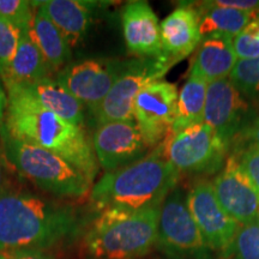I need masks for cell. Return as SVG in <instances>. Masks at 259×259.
I'll return each instance as SVG.
<instances>
[{
  "label": "cell",
  "instance_id": "1",
  "mask_svg": "<svg viewBox=\"0 0 259 259\" xmlns=\"http://www.w3.org/2000/svg\"><path fill=\"white\" fill-rule=\"evenodd\" d=\"M6 94L8 108L3 127L12 137L57 154L95 184L100 166L87 130L48 111L19 87L6 89Z\"/></svg>",
  "mask_w": 259,
  "mask_h": 259
},
{
  "label": "cell",
  "instance_id": "2",
  "mask_svg": "<svg viewBox=\"0 0 259 259\" xmlns=\"http://www.w3.org/2000/svg\"><path fill=\"white\" fill-rule=\"evenodd\" d=\"M79 229L72 204L14 189L0 196V252L50 250Z\"/></svg>",
  "mask_w": 259,
  "mask_h": 259
},
{
  "label": "cell",
  "instance_id": "3",
  "mask_svg": "<svg viewBox=\"0 0 259 259\" xmlns=\"http://www.w3.org/2000/svg\"><path fill=\"white\" fill-rule=\"evenodd\" d=\"M179 179V171L155 148L142 160L103 174L94 184L89 199L96 212L107 208L128 211L158 209Z\"/></svg>",
  "mask_w": 259,
  "mask_h": 259
},
{
  "label": "cell",
  "instance_id": "4",
  "mask_svg": "<svg viewBox=\"0 0 259 259\" xmlns=\"http://www.w3.org/2000/svg\"><path fill=\"white\" fill-rule=\"evenodd\" d=\"M160 209L107 208L99 211L80 240L83 259L143 258L156 245Z\"/></svg>",
  "mask_w": 259,
  "mask_h": 259
},
{
  "label": "cell",
  "instance_id": "5",
  "mask_svg": "<svg viewBox=\"0 0 259 259\" xmlns=\"http://www.w3.org/2000/svg\"><path fill=\"white\" fill-rule=\"evenodd\" d=\"M0 142L6 162L44 192L60 199L84 198L92 192V181L57 154L12 137L4 127Z\"/></svg>",
  "mask_w": 259,
  "mask_h": 259
},
{
  "label": "cell",
  "instance_id": "6",
  "mask_svg": "<svg viewBox=\"0 0 259 259\" xmlns=\"http://www.w3.org/2000/svg\"><path fill=\"white\" fill-rule=\"evenodd\" d=\"M179 173L218 174L231 154V145L204 122L170 135L156 147Z\"/></svg>",
  "mask_w": 259,
  "mask_h": 259
},
{
  "label": "cell",
  "instance_id": "7",
  "mask_svg": "<svg viewBox=\"0 0 259 259\" xmlns=\"http://www.w3.org/2000/svg\"><path fill=\"white\" fill-rule=\"evenodd\" d=\"M173 65V61L164 54L124 60L121 73L112 89L90 112L95 128L107 122L134 121V107L138 94L150 84L162 80Z\"/></svg>",
  "mask_w": 259,
  "mask_h": 259
},
{
  "label": "cell",
  "instance_id": "8",
  "mask_svg": "<svg viewBox=\"0 0 259 259\" xmlns=\"http://www.w3.org/2000/svg\"><path fill=\"white\" fill-rule=\"evenodd\" d=\"M158 248L174 259H210L209 250L186 204V193L177 186L161 205Z\"/></svg>",
  "mask_w": 259,
  "mask_h": 259
},
{
  "label": "cell",
  "instance_id": "9",
  "mask_svg": "<svg viewBox=\"0 0 259 259\" xmlns=\"http://www.w3.org/2000/svg\"><path fill=\"white\" fill-rule=\"evenodd\" d=\"M186 204L204 241L211 252L229 259L240 225L220 205L211 181L196 180L186 192Z\"/></svg>",
  "mask_w": 259,
  "mask_h": 259
},
{
  "label": "cell",
  "instance_id": "10",
  "mask_svg": "<svg viewBox=\"0 0 259 259\" xmlns=\"http://www.w3.org/2000/svg\"><path fill=\"white\" fill-rule=\"evenodd\" d=\"M124 60L87 59L67 64L58 71L56 82L93 112L121 73Z\"/></svg>",
  "mask_w": 259,
  "mask_h": 259
},
{
  "label": "cell",
  "instance_id": "11",
  "mask_svg": "<svg viewBox=\"0 0 259 259\" xmlns=\"http://www.w3.org/2000/svg\"><path fill=\"white\" fill-rule=\"evenodd\" d=\"M176 84L158 80L138 94L134 114L142 137L149 149H155L170 135L177 116Z\"/></svg>",
  "mask_w": 259,
  "mask_h": 259
},
{
  "label": "cell",
  "instance_id": "12",
  "mask_svg": "<svg viewBox=\"0 0 259 259\" xmlns=\"http://www.w3.org/2000/svg\"><path fill=\"white\" fill-rule=\"evenodd\" d=\"M254 113L251 102L242 96L229 77L208 84L203 122L215 130L229 145Z\"/></svg>",
  "mask_w": 259,
  "mask_h": 259
},
{
  "label": "cell",
  "instance_id": "13",
  "mask_svg": "<svg viewBox=\"0 0 259 259\" xmlns=\"http://www.w3.org/2000/svg\"><path fill=\"white\" fill-rule=\"evenodd\" d=\"M92 139L99 166L106 173L127 167L149 154V147L135 120L97 126Z\"/></svg>",
  "mask_w": 259,
  "mask_h": 259
},
{
  "label": "cell",
  "instance_id": "14",
  "mask_svg": "<svg viewBox=\"0 0 259 259\" xmlns=\"http://www.w3.org/2000/svg\"><path fill=\"white\" fill-rule=\"evenodd\" d=\"M211 184L220 205L229 218L240 226L257 221L259 194L235 155L229 154Z\"/></svg>",
  "mask_w": 259,
  "mask_h": 259
},
{
  "label": "cell",
  "instance_id": "15",
  "mask_svg": "<svg viewBox=\"0 0 259 259\" xmlns=\"http://www.w3.org/2000/svg\"><path fill=\"white\" fill-rule=\"evenodd\" d=\"M122 32L128 53L135 58L162 56L160 22L148 2L135 0L121 14Z\"/></svg>",
  "mask_w": 259,
  "mask_h": 259
},
{
  "label": "cell",
  "instance_id": "16",
  "mask_svg": "<svg viewBox=\"0 0 259 259\" xmlns=\"http://www.w3.org/2000/svg\"><path fill=\"white\" fill-rule=\"evenodd\" d=\"M162 53L174 64L185 59L202 41L199 16L194 6L180 5L160 23Z\"/></svg>",
  "mask_w": 259,
  "mask_h": 259
},
{
  "label": "cell",
  "instance_id": "17",
  "mask_svg": "<svg viewBox=\"0 0 259 259\" xmlns=\"http://www.w3.org/2000/svg\"><path fill=\"white\" fill-rule=\"evenodd\" d=\"M59 29L71 47L78 45L85 37L93 19V9L96 3L83 0H48L31 2Z\"/></svg>",
  "mask_w": 259,
  "mask_h": 259
},
{
  "label": "cell",
  "instance_id": "18",
  "mask_svg": "<svg viewBox=\"0 0 259 259\" xmlns=\"http://www.w3.org/2000/svg\"><path fill=\"white\" fill-rule=\"evenodd\" d=\"M238 60L233 38L205 37L197 47L190 72L202 77L209 84L231 76Z\"/></svg>",
  "mask_w": 259,
  "mask_h": 259
},
{
  "label": "cell",
  "instance_id": "19",
  "mask_svg": "<svg viewBox=\"0 0 259 259\" xmlns=\"http://www.w3.org/2000/svg\"><path fill=\"white\" fill-rule=\"evenodd\" d=\"M51 72L50 65L28 32L22 34L14 59L0 77L6 90L47 78Z\"/></svg>",
  "mask_w": 259,
  "mask_h": 259
},
{
  "label": "cell",
  "instance_id": "20",
  "mask_svg": "<svg viewBox=\"0 0 259 259\" xmlns=\"http://www.w3.org/2000/svg\"><path fill=\"white\" fill-rule=\"evenodd\" d=\"M19 88L24 89L41 106L63 118L64 120L85 128L84 106L51 77L27 85H21Z\"/></svg>",
  "mask_w": 259,
  "mask_h": 259
},
{
  "label": "cell",
  "instance_id": "21",
  "mask_svg": "<svg viewBox=\"0 0 259 259\" xmlns=\"http://www.w3.org/2000/svg\"><path fill=\"white\" fill-rule=\"evenodd\" d=\"M193 5L199 16L200 37L223 36L234 40L244 28L251 22L255 15L253 12L240 11V10L222 8L213 5L211 2L198 3Z\"/></svg>",
  "mask_w": 259,
  "mask_h": 259
},
{
  "label": "cell",
  "instance_id": "22",
  "mask_svg": "<svg viewBox=\"0 0 259 259\" xmlns=\"http://www.w3.org/2000/svg\"><path fill=\"white\" fill-rule=\"evenodd\" d=\"M29 35L44 54L52 72L60 71L71 59V46L41 9L35 8Z\"/></svg>",
  "mask_w": 259,
  "mask_h": 259
},
{
  "label": "cell",
  "instance_id": "23",
  "mask_svg": "<svg viewBox=\"0 0 259 259\" xmlns=\"http://www.w3.org/2000/svg\"><path fill=\"white\" fill-rule=\"evenodd\" d=\"M208 82L196 73L190 72L189 78L178 95L177 116L171 132L180 131L204 121Z\"/></svg>",
  "mask_w": 259,
  "mask_h": 259
},
{
  "label": "cell",
  "instance_id": "24",
  "mask_svg": "<svg viewBox=\"0 0 259 259\" xmlns=\"http://www.w3.org/2000/svg\"><path fill=\"white\" fill-rule=\"evenodd\" d=\"M229 78L248 101H257L259 100V57L238 60Z\"/></svg>",
  "mask_w": 259,
  "mask_h": 259
},
{
  "label": "cell",
  "instance_id": "25",
  "mask_svg": "<svg viewBox=\"0 0 259 259\" xmlns=\"http://www.w3.org/2000/svg\"><path fill=\"white\" fill-rule=\"evenodd\" d=\"M35 8L27 0H0V18L28 34Z\"/></svg>",
  "mask_w": 259,
  "mask_h": 259
},
{
  "label": "cell",
  "instance_id": "26",
  "mask_svg": "<svg viewBox=\"0 0 259 259\" xmlns=\"http://www.w3.org/2000/svg\"><path fill=\"white\" fill-rule=\"evenodd\" d=\"M229 259H259V226L257 221L240 226Z\"/></svg>",
  "mask_w": 259,
  "mask_h": 259
},
{
  "label": "cell",
  "instance_id": "27",
  "mask_svg": "<svg viewBox=\"0 0 259 259\" xmlns=\"http://www.w3.org/2000/svg\"><path fill=\"white\" fill-rule=\"evenodd\" d=\"M233 46L239 60L259 57V14L233 40Z\"/></svg>",
  "mask_w": 259,
  "mask_h": 259
},
{
  "label": "cell",
  "instance_id": "28",
  "mask_svg": "<svg viewBox=\"0 0 259 259\" xmlns=\"http://www.w3.org/2000/svg\"><path fill=\"white\" fill-rule=\"evenodd\" d=\"M22 34L18 28L0 18V76L4 74L14 59Z\"/></svg>",
  "mask_w": 259,
  "mask_h": 259
},
{
  "label": "cell",
  "instance_id": "29",
  "mask_svg": "<svg viewBox=\"0 0 259 259\" xmlns=\"http://www.w3.org/2000/svg\"><path fill=\"white\" fill-rule=\"evenodd\" d=\"M247 148H259V112H255L248 124L233 139L232 153H239Z\"/></svg>",
  "mask_w": 259,
  "mask_h": 259
},
{
  "label": "cell",
  "instance_id": "30",
  "mask_svg": "<svg viewBox=\"0 0 259 259\" xmlns=\"http://www.w3.org/2000/svg\"><path fill=\"white\" fill-rule=\"evenodd\" d=\"M232 154L238 157L241 168L259 194V148H247Z\"/></svg>",
  "mask_w": 259,
  "mask_h": 259
},
{
  "label": "cell",
  "instance_id": "31",
  "mask_svg": "<svg viewBox=\"0 0 259 259\" xmlns=\"http://www.w3.org/2000/svg\"><path fill=\"white\" fill-rule=\"evenodd\" d=\"M9 259H59L53 252L42 248H24L8 252Z\"/></svg>",
  "mask_w": 259,
  "mask_h": 259
},
{
  "label": "cell",
  "instance_id": "32",
  "mask_svg": "<svg viewBox=\"0 0 259 259\" xmlns=\"http://www.w3.org/2000/svg\"><path fill=\"white\" fill-rule=\"evenodd\" d=\"M6 158L4 156V153L0 149V196L4 194L8 191L12 190L11 186H10L9 183V178H8V173H6Z\"/></svg>",
  "mask_w": 259,
  "mask_h": 259
},
{
  "label": "cell",
  "instance_id": "33",
  "mask_svg": "<svg viewBox=\"0 0 259 259\" xmlns=\"http://www.w3.org/2000/svg\"><path fill=\"white\" fill-rule=\"evenodd\" d=\"M6 108H8V94H6L4 83H3L2 77H0V131L4 126Z\"/></svg>",
  "mask_w": 259,
  "mask_h": 259
},
{
  "label": "cell",
  "instance_id": "34",
  "mask_svg": "<svg viewBox=\"0 0 259 259\" xmlns=\"http://www.w3.org/2000/svg\"><path fill=\"white\" fill-rule=\"evenodd\" d=\"M0 259H9L6 252H0Z\"/></svg>",
  "mask_w": 259,
  "mask_h": 259
},
{
  "label": "cell",
  "instance_id": "35",
  "mask_svg": "<svg viewBox=\"0 0 259 259\" xmlns=\"http://www.w3.org/2000/svg\"><path fill=\"white\" fill-rule=\"evenodd\" d=\"M257 223H258V226H259V213H258V218H257Z\"/></svg>",
  "mask_w": 259,
  "mask_h": 259
}]
</instances>
